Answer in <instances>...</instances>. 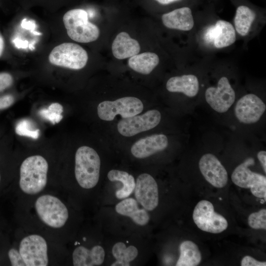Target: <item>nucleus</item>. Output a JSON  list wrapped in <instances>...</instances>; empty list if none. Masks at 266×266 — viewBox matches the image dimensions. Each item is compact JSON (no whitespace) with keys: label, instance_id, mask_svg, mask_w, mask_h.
Here are the masks:
<instances>
[{"label":"nucleus","instance_id":"1","mask_svg":"<svg viewBox=\"0 0 266 266\" xmlns=\"http://www.w3.org/2000/svg\"><path fill=\"white\" fill-rule=\"evenodd\" d=\"M100 159L92 148L82 146L77 150L75 155V176L81 187L85 189L94 188L100 175Z\"/></svg>","mask_w":266,"mask_h":266},{"label":"nucleus","instance_id":"2","mask_svg":"<svg viewBox=\"0 0 266 266\" xmlns=\"http://www.w3.org/2000/svg\"><path fill=\"white\" fill-rule=\"evenodd\" d=\"M48 164L41 156L29 157L22 163L20 170L19 186L24 193L34 195L46 186Z\"/></svg>","mask_w":266,"mask_h":266},{"label":"nucleus","instance_id":"3","mask_svg":"<svg viewBox=\"0 0 266 266\" xmlns=\"http://www.w3.org/2000/svg\"><path fill=\"white\" fill-rule=\"evenodd\" d=\"M63 22L68 36L73 40L89 43L96 40L100 34L97 26L89 21L87 12L82 9H73L63 16Z\"/></svg>","mask_w":266,"mask_h":266},{"label":"nucleus","instance_id":"4","mask_svg":"<svg viewBox=\"0 0 266 266\" xmlns=\"http://www.w3.org/2000/svg\"><path fill=\"white\" fill-rule=\"evenodd\" d=\"M36 213L45 224L54 228H60L66 224L68 212L66 205L57 197L45 195L35 202Z\"/></svg>","mask_w":266,"mask_h":266},{"label":"nucleus","instance_id":"5","mask_svg":"<svg viewBox=\"0 0 266 266\" xmlns=\"http://www.w3.org/2000/svg\"><path fill=\"white\" fill-rule=\"evenodd\" d=\"M88 60L86 51L79 45L70 42L56 46L49 56L52 64L74 70L85 67Z\"/></svg>","mask_w":266,"mask_h":266},{"label":"nucleus","instance_id":"6","mask_svg":"<svg viewBox=\"0 0 266 266\" xmlns=\"http://www.w3.org/2000/svg\"><path fill=\"white\" fill-rule=\"evenodd\" d=\"M143 109V103L139 99L126 97L100 102L98 106L97 112L100 119L110 121L117 115H120L123 118L131 117L140 113Z\"/></svg>","mask_w":266,"mask_h":266},{"label":"nucleus","instance_id":"7","mask_svg":"<svg viewBox=\"0 0 266 266\" xmlns=\"http://www.w3.org/2000/svg\"><path fill=\"white\" fill-rule=\"evenodd\" d=\"M253 158L246 159L234 169L231 175L233 182L242 188H250L251 193L259 198L266 197V177L251 171L249 167L253 165Z\"/></svg>","mask_w":266,"mask_h":266},{"label":"nucleus","instance_id":"8","mask_svg":"<svg viewBox=\"0 0 266 266\" xmlns=\"http://www.w3.org/2000/svg\"><path fill=\"white\" fill-rule=\"evenodd\" d=\"M193 219L201 231L212 233H219L228 227L226 219L214 211L213 204L207 200H201L196 205Z\"/></svg>","mask_w":266,"mask_h":266},{"label":"nucleus","instance_id":"9","mask_svg":"<svg viewBox=\"0 0 266 266\" xmlns=\"http://www.w3.org/2000/svg\"><path fill=\"white\" fill-rule=\"evenodd\" d=\"M19 251L27 266H46L48 264L47 245L37 234L24 237L20 242Z\"/></svg>","mask_w":266,"mask_h":266},{"label":"nucleus","instance_id":"10","mask_svg":"<svg viewBox=\"0 0 266 266\" xmlns=\"http://www.w3.org/2000/svg\"><path fill=\"white\" fill-rule=\"evenodd\" d=\"M159 111L152 109L140 115L123 118L117 124L118 132L124 136H132L156 127L160 122Z\"/></svg>","mask_w":266,"mask_h":266},{"label":"nucleus","instance_id":"11","mask_svg":"<svg viewBox=\"0 0 266 266\" xmlns=\"http://www.w3.org/2000/svg\"><path fill=\"white\" fill-rule=\"evenodd\" d=\"M206 102L211 107L219 113L227 112L233 103L235 93L228 78L222 76L216 87H209L205 92Z\"/></svg>","mask_w":266,"mask_h":266},{"label":"nucleus","instance_id":"12","mask_svg":"<svg viewBox=\"0 0 266 266\" xmlns=\"http://www.w3.org/2000/svg\"><path fill=\"white\" fill-rule=\"evenodd\" d=\"M133 193L138 204L148 211L154 210L159 204L158 184L154 177L148 173L138 175Z\"/></svg>","mask_w":266,"mask_h":266},{"label":"nucleus","instance_id":"13","mask_svg":"<svg viewBox=\"0 0 266 266\" xmlns=\"http://www.w3.org/2000/svg\"><path fill=\"white\" fill-rule=\"evenodd\" d=\"M266 109L265 103L259 97L254 94H248L237 101L234 113L240 122L248 124L257 122Z\"/></svg>","mask_w":266,"mask_h":266},{"label":"nucleus","instance_id":"14","mask_svg":"<svg viewBox=\"0 0 266 266\" xmlns=\"http://www.w3.org/2000/svg\"><path fill=\"white\" fill-rule=\"evenodd\" d=\"M199 166L205 179L213 186L222 188L228 181V175L218 158L211 153L203 155L200 159Z\"/></svg>","mask_w":266,"mask_h":266},{"label":"nucleus","instance_id":"15","mask_svg":"<svg viewBox=\"0 0 266 266\" xmlns=\"http://www.w3.org/2000/svg\"><path fill=\"white\" fill-rule=\"evenodd\" d=\"M236 33L233 26L230 22L219 20L213 26L207 29L204 38L215 48L222 49L229 47L235 42Z\"/></svg>","mask_w":266,"mask_h":266},{"label":"nucleus","instance_id":"16","mask_svg":"<svg viewBox=\"0 0 266 266\" xmlns=\"http://www.w3.org/2000/svg\"><path fill=\"white\" fill-rule=\"evenodd\" d=\"M168 144V139L166 135L154 134L136 141L132 145L131 152L135 158L144 159L164 150Z\"/></svg>","mask_w":266,"mask_h":266},{"label":"nucleus","instance_id":"17","mask_svg":"<svg viewBox=\"0 0 266 266\" xmlns=\"http://www.w3.org/2000/svg\"><path fill=\"white\" fill-rule=\"evenodd\" d=\"M163 25L167 28L181 31H189L194 26L191 8L182 7L164 13L161 17Z\"/></svg>","mask_w":266,"mask_h":266},{"label":"nucleus","instance_id":"18","mask_svg":"<svg viewBox=\"0 0 266 266\" xmlns=\"http://www.w3.org/2000/svg\"><path fill=\"white\" fill-rule=\"evenodd\" d=\"M115 210L121 216L129 217L139 226H146L150 220L148 211L140 208L135 199L132 197H129L118 202L115 206Z\"/></svg>","mask_w":266,"mask_h":266},{"label":"nucleus","instance_id":"19","mask_svg":"<svg viewBox=\"0 0 266 266\" xmlns=\"http://www.w3.org/2000/svg\"><path fill=\"white\" fill-rule=\"evenodd\" d=\"M105 257V250L100 245H95L91 249L79 246L73 252V265L74 266H100L104 263Z\"/></svg>","mask_w":266,"mask_h":266},{"label":"nucleus","instance_id":"20","mask_svg":"<svg viewBox=\"0 0 266 266\" xmlns=\"http://www.w3.org/2000/svg\"><path fill=\"white\" fill-rule=\"evenodd\" d=\"M111 50L115 58L123 60L138 54L140 46L138 41L132 38L127 32H122L113 41Z\"/></svg>","mask_w":266,"mask_h":266},{"label":"nucleus","instance_id":"21","mask_svg":"<svg viewBox=\"0 0 266 266\" xmlns=\"http://www.w3.org/2000/svg\"><path fill=\"white\" fill-rule=\"evenodd\" d=\"M166 90L173 93H181L188 97H195L199 90L198 77L192 74L170 77L166 83Z\"/></svg>","mask_w":266,"mask_h":266},{"label":"nucleus","instance_id":"22","mask_svg":"<svg viewBox=\"0 0 266 266\" xmlns=\"http://www.w3.org/2000/svg\"><path fill=\"white\" fill-rule=\"evenodd\" d=\"M160 58L154 52H145L137 54L128 60L129 66L133 70L142 74H149L158 65Z\"/></svg>","mask_w":266,"mask_h":266},{"label":"nucleus","instance_id":"23","mask_svg":"<svg viewBox=\"0 0 266 266\" xmlns=\"http://www.w3.org/2000/svg\"><path fill=\"white\" fill-rule=\"evenodd\" d=\"M107 178L111 182H119L122 187L115 193L116 197L123 200L130 197L133 193L135 186V180L129 173L118 169H111L107 173Z\"/></svg>","mask_w":266,"mask_h":266},{"label":"nucleus","instance_id":"24","mask_svg":"<svg viewBox=\"0 0 266 266\" xmlns=\"http://www.w3.org/2000/svg\"><path fill=\"white\" fill-rule=\"evenodd\" d=\"M256 13L246 5L238 6L234 17V28L239 35L246 36L249 33L256 18Z\"/></svg>","mask_w":266,"mask_h":266},{"label":"nucleus","instance_id":"25","mask_svg":"<svg viewBox=\"0 0 266 266\" xmlns=\"http://www.w3.org/2000/svg\"><path fill=\"white\" fill-rule=\"evenodd\" d=\"M180 255L176 266H197L201 261V254L197 245L191 240L182 241L179 245Z\"/></svg>","mask_w":266,"mask_h":266},{"label":"nucleus","instance_id":"26","mask_svg":"<svg viewBox=\"0 0 266 266\" xmlns=\"http://www.w3.org/2000/svg\"><path fill=\"white\" fill-rule=\"evenodd\" d=\"M115 259L112 266H129L137 257V248L133 245H127L123 242L114 244L111 250Z\"/></svg>","mask_w":266,"mask_h":266},{"label":"nucleus","instance_id":"27","mask_svg":"<svg viewBox=\"0 0 266 266\" xmlns=\"http://www.w3.org/2000/svg\"><path fill=\"white\" fill-rule=\"evenodd\" d=\"M63 111L62 105L56 102L52 103L47 108L40 109L38 113L43 118L55 124L58 123L62 119Z\"/></svg>","mask_w":266,"mask_h":266},{"label":"nucleus","instance_id":"28","mask_svg":"<svg viewBox=\"0 0 266 266\" xmlns=\"http://www.w3.org/2000/svg\"><path fill=\"white\" fill-rule=\"evenodd\" d=\"M15 132L18 135L37 139L39 131L36 129L33 122L28 119H22L16 125Z\"/></svg>","mask_w":266,"mask_h":266},{"label":"nucleus","instance_id":"29","mask_svg":"<svg viewBox=\"0 0 266 266\" xmlns=\"http://www.w3.org/2000/svg\"><path fill=\"white\" fill-rule=\"evenodd\" d=\"M248 225L252 229H266V209H262L252 213L248 218Z\"/></svg>","mask_w":266,"mask_h":266},{"label":"nucleus","instance_id":"30","mask_svg":"<svg viewBox=\"0 0 266 266\" xmlns=\"http://www.w3.org/2000/svg\"><path fill=\"white\" fill-rule=\"evenodd\" d=\"M7 257L10 265L12 266H26L20 253L15 248H11L8 249Z\"/></svg>","mask_w":266,"mask_h":266},{"label":"nucleus","instance_id":"31","mask_svg":"<svg viewBox=\"0 0 266 266\" xmlns=\"http://www.w3.org/2000/svg\"><path fill=\"white\" fill-rule=\"evenodd\" d=\"M13 83L12 76L5 72L0 73V92L9 87Z\"/></svg>","mask_w":266,"mask_h":266},{"label":"nucleus","instance_id":"32","mask_svg":"<svg viewBox=\"0 0 266 266\" xmlns=\"http://www.w3.org/2000/svg\"><path fill=\"white\" fill-rule=\"evenodd\" d=\"M241 266H266V262L259 261L250 256H245L241 260Z\"/></svg>","mask_w":266,"mask_h":266},{"label":"nucleus","instance_id":"33","mask_svg":"<svg viewBox=\"0 0 266 266\" xmlns=\"http://www.w3.org/2000/svg\"><path fill=\"white\" fill-rule=\"evenodd\" d=\"M14 102V98L10 95L0 97V109L9 107Z\"/></svg>","mask_w":266,"mask_h":266},{"label":"nucleus","instance_id":"34","mask_svg":"<svg viewBox=\"0 0 266 266\" xmlns=\"http://www.w3.org/2000/svg\"><path fill=\"white\" fill-rule=\"evenodd\" d=\"M21 26L23 28L31 30L32 32L35 29L36 25L34 21H28L27 19L25 18L21 22Z\"/></svg>","mask_w":266,"mask_h":266},{"label":"nucleus","instance_id":"35","mask_svg":"<svg viewBox=\"0 0 266 266\" xmlns=\"http://www.w3.org/2000/svg\"><path fill=\"white\" fill-rule=\"evenodd\" d=\"M257 158L260 162L265 173H266V152L260 151L257 154Z\"/></svg>","mask_w":266,"mask_h":266},{"label":"nucleus","instance_id":"36","mask_svg":"<svg viewBox=\"0 0 266 266\" xmlns=\"http://www.w3.org/2000/svg\"><path fill=\"white\" fill-rule=\"evenodd\" d=\"M13 43L18 48L26 49L28 47V41L27 40H23L18 38L14 39Z\"/></svg>","mask_w":266,"mask_h":266},{"label":"nucleus","instance_id":"37","mask_svg":"<svg viewBox=\"0 0 266 266\" xmlns=\"http://www.w3.org/2000/svg\"><path fill=\"white\" fill-rule=\"evenodd\" d=\"M160 4L167 5L181 0H155Z\"/></svg>","mask_w":266,"mask_h":266},{"label":"nucleus","instance_id":"38","mask_svg":"<svg viewBox=\"0 0 266 266\" xmlns=\"http://www.w3.org/2000/svg\"><path fill=\"white\" fill-rule=\"evenodd\" d=\"M4 47V42L2 36L0 34V56L3 52Z\"/></svg>","mask_w":266,"mask_h":266},{"label":"nucleus","instance_id":"39","mask_svg":"<svg viewBox=\"0 0 266 266\" xmlns=\"http://www.w3.org/2000/svg\"><path fill=\"white\" fill-rule=\"evenodd\" d=\"M32 33H33V34H35V35H39L41 34V33H38V32H36V31H34L33 32H32Z\"/></svg>","mask_w":266,"mask_h":266},{"label":"nucleus","instance_id":"40","mask_svg":"<svg viewBox=\"0 0 266 266\" xmlns=\"http://www.w3.org/2000/svg\"><path fill=\"white\" fill-rule=\"evenodd\" d=\"M0 184H1V175L0 173Z\"/></svg>","mask_w":266,"mask_h":266}]
</instances>
